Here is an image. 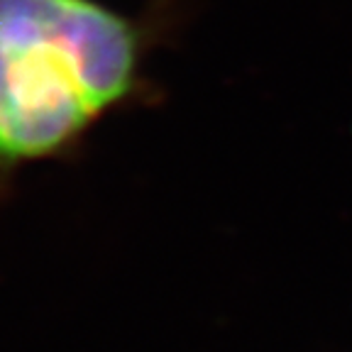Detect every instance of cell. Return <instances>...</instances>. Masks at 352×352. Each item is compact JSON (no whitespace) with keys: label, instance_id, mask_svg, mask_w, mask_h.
Segmentation results:
<instances>
[{"label":"cell","instance_id":"cell-1","mask_svg":"<svg viewBox=\"0 0 352 352\" xmlns=\"http://www.w3.org/2000/svg\"><path fill=\"white\" fill-rule=\"evenodd\" d=\"M138 28L100 0H0V206L135 91Z\"/></svg>","mask_w":352,"mask_h":352}]
</instances>
